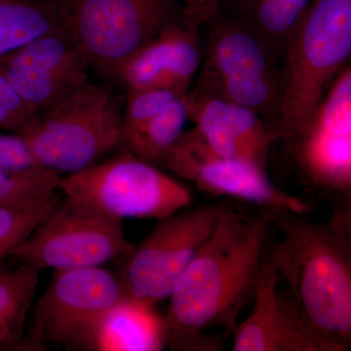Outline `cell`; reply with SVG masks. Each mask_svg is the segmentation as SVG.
Returning <instances> with one entry per match:
<instances>
[{"mask_svg": "<svg viewBox=\"0 0 351 351\" xmlns=\"http://www.w3.org/2000/svg\"><path fill=\"white\" fill-rule=\"evenodd\" d=\"M274 223L272 212L252 214L221 202L213 232L169 295L164 315L166 348L223 350V335L209 336L207 331L232 334L240 313L253 298Z\"/></svg>", "mask_w": 351, "mask_h": 351, "instance_id": "6da1fadb", "label": "cell"}, {"mask_svg": "<svg viewBox=\"0 0 351 351\" xmlns=\"http://www.w3.org/2000/svg\"><path fill=\"white\" fill-rule=\"evenodd\" d=\"M274 214L278 239L267 255L307 324L335 351L351 346V207L326 221Z\"/></svg>", "mask_w": 351, "mask_h": 351, "instance_id": "7a4b0ae2", "label": "cell"}, {"mask_svg": "<svg viewBox=\"0 0 351 351\" xmlns=\"http://www.w3.org/2000/svg\"><path fill=\"white\" fill-rule=\"evenodd\" d=\"M351 54V0H313L284 46L279 138L311 119Z\"/></svg>", "mask_w": 351, "mask_h": 351, "instance_id": "3957f363", "label": "cell"}, {"mask_svg": "<svg viewBox=\"0 0 351 351\" xmlns=\"http://www.w3.org/2000/svg\"><path fill=\"white\" fill-rule=\"evenodd\" d=\"M122 117L117 95L89 82L39 113L20 135L39 166L75 174L123 147Z\"/></svg>", "mask_w": 351, "mask_h": 351, "instance_id": "277c9868", "label": "cell"}, {"mask_svg": "<svg viewBox=\"0 0 351 351\" xmlns=\"http://www.w3.org/2000/svg\"><path fill=\"white\" fill-rule=\"evenodd\" d=\"M208 25L209 38L196 85L251 108L277 133L282 63L248 25L230 14L221 11Z\"/></svg>", "mask_w": 351, "mask_h": 351, "instance_id": "5b68a950", "label": "cell"}, {"mask_svg": "<svg viewBox=\"0 0 351 351\" xmlns=\"http://www.w3.org/2000/svg\"><path fill=\"white\" fill-rule=\"evenodd\" d=\"M69 31L90 69L114 80L161 29L182 22L179 0H61Z\"/></svg>", "mask_w": 351, "mask_h": 351, "instance_id": "8992f818", "label": "cell"}, {"mask_svg": "<svg viewBox=\"0 0 351 351\" xmlns=\"http://www.w3.org/2000/svg\"><path fill=\"white\" fill-rule=\"evenodd\" d=\"M58 189L119 219H162L193 203L184 184L126 149L87 169L62 176Z\"/></svg>", "mask_w": 351, "mask_h": 351, "instance_id": "52a82bcc", "label": "cell"}, {"mask_svg": "<svg viewBox=\"0 0 351 351\" xmlns=\"http://www.w3.org/2000/svg\"><path fill=\"white\" fill-rule=\"evenodd\" d=\"M133 248L122 219L63 195L11 257L40 270L80 269L103 267L126 257Z\"/></svg>", "mask_w": 351, "mask_h": 351, "instance_id": "ba28073f", "label": "cell"}, {"mask_svg": "<svg viewBox=\"0 0 351 351\" xmlns=\"http://www.w3.org/2000/svg\"><path fill=\"white\" fill-rule=\"evenodd\" d=\"M125 295L117 272L105 267L54 270L32 308L27 338L39 350L46 345L85 350L101 316Z\"/></svg>", "mask_w": 351, "mask_h": 351, "instance_id": "9c48e42d", "label": "cell"}, {"mask_svg": "<svg viewBox=\"0 0 351 351\" xmlns=\"http://www.w3.org/2000/svg\"><path fill=\"white\" fill-rule=\"evenodd\" d=\"M221 202L181 211L157 219L152 232L122 261L117 271L125 294L156 306L173 288L213 232Z\"/></svg>", "mask_w": 351, "mask_h": 351, "instance_id": "30bf717a", "label": "cell"}, {"mask_svg": "<svg viewBox=\"0 0 351 351\" xmlns=\"http://www.w3.org/2000/svg\"><path fill=\"white\" fill-rule=\"evenodd\" d=\"M288 138L306 184L335 208L351 207L350 66L339 71L311 119Z\"/></svg>", "mask_w": 351, "mask_h": 351, "instance_id": "8fae6325", "label": "cell"}, {"mask_svg": "<svg viewBox=\"0 0 351 351\" xmlns=\"http://www.w3.org/2000/svg\"><path fill=\"white\" fill-rule=\"evenodd\" d=\"M163 164L209 195L244 201L276 214L311 211L306 201L274 186L265 168L244 159L221 156L193 128L184 131Z\"/></svg>", "mask_w": 351, "mask_h": 351, "instance_id": "7c38bea8", "label": "cell"}, {"mask_svg": "<svg viewBox=\"0 0 351 351\" xmlns=\"http://www.w3.org/2000/svg\"><path fill=\"white\" fill-rule=\"evenodd\" d=\"M0 69L38 114L91 82L89 64L68 25L0 58Z\"/></svg>", "mask_w": 351, "mask_h": 351, "instance_id": "4fadbf2b", "label": "cell"}, {"mask_svg": "<svg viewBox=\"0 0 351 351\" xmlns=\"http://www.w3.org/2000/svg\"><path fill=\"white\" fill-rule=\"evenodd\" d=\"M265 250L255 289L253 308L232 332V351H335L307 324Z\"/></svg>", "mask_w": 351, "mask_h": 351, "instance_id": "5bb4252c", "label": "cell"}, {"mask_svg": "<svg viewBox=\"0 0 351 351\" xmlns=\"http://www.w3.org/2000/svg\"><path fill=\"white\" fill-rule=\"evenodd\" d=\"M199 34L182 22L167 25L127 60L115 80L126 91L161 88L188 94L203 60Z\"/></svg>", "mask_w": 351, "mask_h": 351, "instance_id": "9a60e30c", "label": "cell"}, {"mask_svg": "<svg viewBox=\"0 0 351 351\" xmlns=\"http://www.w3.org/2000/svg\"><path fill=\"white\" fill-rule=\"evenodd\" d=\"M164 348V315L154 304L125 295L101 316L85 350L159 351Z\"/></svg>", "mask_w": 351, "mask_h": 351, "instance_id": "2e32d148", "label": "cell"}, {"mask_svg": "<svg viewBox=\"0 0 351 351\" xmlns=\"http://www.w3.org/2000/svg\"><path fill=\"white\" fill-rule=\"evenodd\" d=\"M40 271L25 263L15 269L0 265V351L39 350L27 338V320Z\"/></svg>", "mask_w": 351, "mask_h": 351, "instance_id": "e0dca14e", "label": "cell"}, {"mask_svg": "<svg viewBox=\"0 0 351 351\" xmlns=\"http://www.w3.org/2000/svg\"><path fill=\"white\" fill-rule=\"evenodd\" d=\"M313 0H221V11L248 25L282 63L284 46Z\"/></svg>", "mask_w": 351, "mask_h": 351, "instance_id": "ac0fdd59", "label": "cell"}, {"mask_svg": "<svg viewBox=\"0 0 351 351\" xmlns=\"http://www.w3.org/2000/svg\"><path fill=\"white\" fill-rule=\"evenodd\" d=\"M64 27L61 0H0V58Z\"/></svg>", "mask_w": 351, "mask_h": 351, "instance_id": "d6986e66", "label": "cell"}, {"mask_svg": "<svg viewBox=\"0 0 351 351\" xmlns=\"http://www.w3.org/2000/svg\"><path fill=\"white\" fill-rule=\"evenodd\" d=\"M186 110L193 129L210 149L221 156L251 161L233 131L228 100L195 85L186 94Z\"/></svg>", "mask_w": 351, "mask_h": 351, "instance_id": "ffe728a7", "label": "cell"}, {"mask_svg": "<svg viewBox=\"0 0 351 351\" xmlns=\"http://www.w3.org/2000/svg\"><path fill=\"white\" fill-rule=\"evenodd\" d=\"M188 120L186 94L126 138L123 147L154 165L163 163L164 158L181 138Z\"/></svg>", "mask_w": 351, "mask_h": 351, "instance_id": "44dd1931", "label": "cell"}, {"mask_svg": "<svg viewBox=\"0 0 351 351\" xmlns=\"http://www.w3.org/2000/svg\"><path fill=\"white\" fill-rule=\"evenodd\" d=\"M62 197L63 193L57 189L32 199L0 205V265L11 257Z\"/></svg>", "mask_w": 351, "mask_h": 351, "instance_id": "7402d4cb", "label": "cell"}, {"mask_svg": "<svg viewBox=\"0 0 351 351\" xmlns=\"http://www.w3.org/2000/svg\"><path fill=\"white\" fill-rule=\"evenodd\" d=\"M62 176L41 166L22 170L0 169V205L32 199L57 191Z\"/></svg>", "mask_w": 351, "mask_h": 351, "instance_id": "603a6c76", "label": "cell"}, {"mask_svg": "<svg viewBox=\"0 0 351 351\" xmlns=\"http://www.w3.org/2000/svg\"><path fill=\"white\" fill-rule=\"evenodd\" d=\"M126 107L122 117L123 142L165 110L173 101L186 94L172 89L149 88L130 90L126 91Z\"/></svg>", "mask_w": 351, "mask_h": 351, "instance_id": "cb8c5ba5", "label": "cell"}, {"mask_svg": "<svg viewBox=\"0 0 351 351\" xmlns=\"http://www.w3.org/2000/svg\"><path fill=\"white\" fill-rule=\"evenodd\" d=\"M0 69V128L14 134L24 133L38 117Z\"/></svg>", "mask_w": 351, "mask_h": 351, "instance_id": "d4e9b609", "label": "cell"}, {"mask_svg": "<svg viewBox=\"0 0 351 351\" xmlns=\"http://www.w3.org/2000/svg\"><path fill=\"white\" fill-rule=\"evenodd\" d=\"M39 166L20 134H0V169L22 170Z\"/></svg>", "mask_w": 351, "mask_h": 351, "instance_id": "484cf974", "label": "cell"}, {"mask_svg": "<svg viewBox=\"0 0 351 351\" xmlns=\"http://www.w3.org/2000/svg\"><path fill=\"white\" fill-rule=\"evenodd\" d=\"M182 23L186 27L200 31L221 13V0H182Z\"/></svg>", "mask_w": 351, "mask_h": 351, "instance_id": "4316f807", "label": "cell"}]
</instances>
